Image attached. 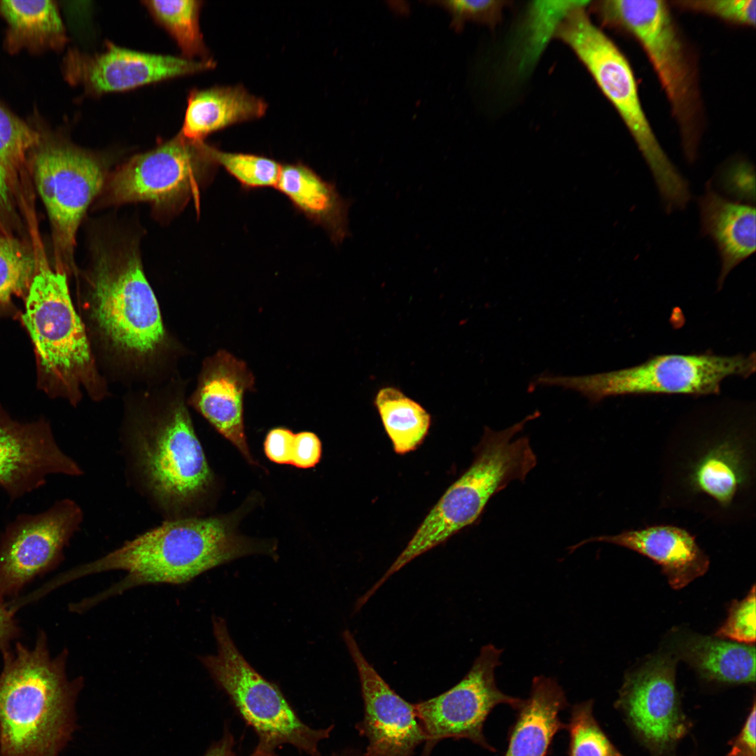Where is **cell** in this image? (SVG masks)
<instances>
[{
    "label": "cell",
    "mask_w": 756,
    "mask_h": 756,
    "mask_svg": "<svg viewBox=\"0 0 756 756\" xmlns=\"http://www.w3.org/2000/svg\"><path fill=\"white\" fill-rule=\"evenodd\" d=\"M755 410L718 404L692 412L671 432L661 466V504L730 524L755 514Z\"/></svg>",
    "instance_id": "cell-1"
},
{
    "label": "cell",
    "mask_w": 756,
    "mask_h": 756,
    "mask_svg": "<svg viewBox=\"0 0 756 756\" xmlns=\"http://www.w3.org/2000/svg\"><path fill=\"white\" fill-rule=\"evenodd\" d=\"M265 550L238 536L224 517L167 519L100 558L64 573L58 582L103 572L125 573L107 589L70 606L71 611L84 612L132 588L186 583L220 564Z\"/></svg>",
    "instance_id": "cell-2"
},
{
    "label": "cell",
    "mask_w": 756,
    "mask_h": 756,
    "mask_svg": "<svg viewBox=\"0 0 756 756\" xmlns=\"http://www.w3.org/2000/svg\"><path fill=\"white\" fill-rule=\"evenodd\" d=\"M1 652L0 756H59L77 727L84 678H69L68 650L52 657L43 631L33 648Z\"/></svg>",
    "instance_id": "cell-3"
},
{
    "label": "cell",
    "mask_w": 756,
    "mask_h": 756,
    "mask_svg": "<svg viewBox=\"0 0 756 756\" xmlns=\"http://www.w3.org/2000/svg\"><path fill=\"white\" fill-rule=\"evenodd\" d=\"M540 414L536 410L522 421L498 431L484 426L481 440L475 448L471 465L446 490L405 549L369 589L371 594L412 560L474 524L490 498L510 482L525 480L536 465L537 457L528 438L514 439V436L528 421Z\"/></svg>",
    "instance_id": "cell-4"
},
{
    "label": "cell",
    "mask_w": 756,
    "mask_h": 756,
    "mask_svg": "<svg viewBox=\"0 0 756 756\" xmlns=\"http://www.w3.org/2000/svg\"><path fill=\"white\" fill-rule=\"evenodd\" d=\"M122 444L140 492L167 519L190 517L213 474L186 407L176 405L134 429Z\"/></svg>",
    "instance_id": "cell-5"
},
{
    "label": "cell",
    "mask_w": 756,
    "mask_h": 756,
    "mask_svg": "<svg viewBox=\"0 0 756 756\" xmlns=\"http://www.w3.org/2000/svg\"><path fill=\"white\" fill-rule=\"evenodd\" d=\"M589 6L604 26L626 32L639 43L670 104L685 155L690 162L695 161L703 113L698 74L666 2L603 0Z\"/></svg>",
    "instance_id": "cell-6"
},
{
    "label": "cell",
    "mask_w": 756,
    "mask_h": 756,
    "mask_svg": "<svg viewBox=\"0 0 756 756\" xmlns=\"http://www.w3.org/2000/svg\"><path fill=\"white\" fill-rule=\"evenodd\" d=\"M19 319L34 346L39 388L50 396L75 401L80 386H88L94 374L89 342L71 299L65 270L36 259Z\"/></svg>",
    "instance_id": "cell-7"
},
{
    "label": "cell",
    "mask_w": 756,
    "mask_h": 756,
    "mask_svg": "<svg viewBox=\"0 0 756 756\" xmlns=\"http://www.w3.org/2000/svg\"><path fill=\"white\" fill-rule=\"evenodd\" d=\"M755 353L720 355L701 352L653 356L638 365L580 376L543 373L538 386H559L580 393L595 405L608 397L682 394L717 395L730 377L747 378L755 372Z\"/></svg>",
    "instance_id": "cell-8"
},
{
    "label": "cell",
    "mask_w": 756,
    "mask_h": 756,
    "mask_svg": "<svg viewBox=\"0 0 756 756\" xmlns=\"http://www.w3.org/2000/svg\"><path fill=\"white\" fill-rule=\"evenodd\" d=\"M589 4L571 10L555 38L575 53L615 108L653 176L660 194L669 195L684 178L659 142L640 102L631 66L617 46L586 12Z\"/></svg>",
    "instance_id": "cell-9"
},
{
    "label": "cell",
    "mask_w": 756,
    "mask_h": 756,
    "mask_svg": "<svg viewBox=\"0 0 756 756\" xmlns=\"http://www.w3.org/2000/svg\"><path fill=\"white\" fill-rule=\"evenodd\" d=\"M90 280L93 315L111 343L136 356L155 351L164 330L158 301L134 246H100L94 253Z\"/></svg>",
    "instance_id": "cell-10"
},
{
    "label": "cell",
    "mask_w": 756,
    "mask_h": 756,
    "mask_svg": "<svg viewBox=\"0 0 756 756\" xmlns=\"http://www.w3.org/2000/svg\"><path fill=\"white\" fill-rule=\"evenodd\" d=\"M212 623L217 652L200 660L255 730L258 743L273 749L289 744L311 756H318L319 743L329 736L332 727L316 729L302 722L280 690L243 657L224 620L214 617Z\"/></svg>",
    "instance_id": "cell-11"
},
{
    "label": "cell",
    "mask_w": 756,
    "mask_h": 756,
    "mask_svg": "<svg viewBox=\"0 0 756 756\" xmlns=\"http://www.w3.org/2000/svg\"><path fill=\"white\" fill-rule=\"evenodd\" d=\"M36 186L48 215L60 268L72 265L76 235L93 198L101 190L105 168L92 153L67 144L40 149L34 157Z\"/></svg>",
    "instance_id": "cell-12"
},
{
    "label": "cell",
    "mask_w": 756,
    "mask_h": 756,
    "mask_svg": "<svg viewBox=\"0 0 756 756\" xmlns=\"http://www.w3.org/2000/svg\"><path fill=\"white\" fill-rule=\"evenodd\" d=\"M502 652L492 644L484 645L460 682L435 697L414 704L426 738L422 756H430L433 747L447 738L468 739L495 751L483 733L488 715L498 704L517 710L524 701L502 692L496 685L495 669L501 664Z\"/></svg>",
    "instance_id": "cell-13"
},
{
    "label": "cell",
    "mask_w": 756,
    "mask_h": 756,
    "mask_svg": "<svg viewBox=\"0 0 756 756\" xmlns=\"http://www.w3.org/2000/svg\"><path fill=\"white\" fill-rule=\"evenodd\" d=\"M215 166L203 141H192L179 133L118 169L108 183V201L115 204L144 201L158 207L168 206L197 195Z\"/></svg>",
    "instance_id": "cell-14"
},
{
    "label": "cell",
    "mask_w": 756,
    "mask_h": 756,
    "mask_svg": "<svg viewBox=\"0 0 756 756\" xmlns=\"http://www.w3.org/2000/svg\"><path fill=\"white\" fill-rule=\"evenodd\" d=\"M74 500L65 498L37 514H20L0 537V598L17 596L33 579L55 568L83 522Z\"/></svg>",
    "instance_id": "cell-15"
},
{
    "label": "cell",
    "mask_w": 756,
    "mask_h": 756,
    "mask_svg": "<svg viewBox=\"0 0 756 756\" xmlns=\"http://www.w3.org/2000/svg\"><path fill=\"white\" fill-rule=\"evenodd\" d=\"M676 663L668 654L650 657L626 674L617 702L638 738L657 756L669 752L688 728L676 687Z\"/></svg>",
    "instance_id": "cell-16"
},
{
    "label": "cell",
    "mask_w": 756,
    "mask_h": 756,
    "mask_svg": "<svg viewBox=\"0 0 756 756\" xmlns=\"http://www.w3.org/2000/svg\"><path fill=\"white\" fill-rule=\"evenodd\" d=\"M215 65L211 58L195 60L147 53L108 43L99 53L69 51L63 62V72L71 84L101 94L201 72Z\"/></svg>",
    "instance_id": "cell-17"
},
{
    "label": "cell",
    "mask_w": 756,
    "mask_h": 756,
    "mask_svg": "<svg viewBox=\"0 0 756 756\" xmlns=\"http://www.w3.org/2000/svg\"><path fill=\"white\" fill-rule=\"evenodd\" d=\"M343 638L358 671L364 703V717L357 724L368 739L367 756H412L425 734L414 704L396 694L362 653L349 630Z\"/></svg>",
    "instance_id": "cell-18"
},
{
    "label": "cell",
    "mask_w": 756,
    "mask_h": 756,
    "mask_svg": "<svg viewBox=\"0 0 756 756\" xmlns=\"http://www.w3.org/2000/svg\"><path fill=\"white\" fill-rule=\"evenodd\" d=\"M83 473L58 446L48 421L19 422L0 405V486L11 500L41 487L49 475Z\"/></svg>",
    "instance_id": "cell-19"
},
{
    "label": "cell",
    "mask_w": 756,
    "mask_h": 756,
    "mask_svg": "<svg viewBox=\"0 0 756 756\" xmlns=\"http://www.w3.org/2000/svg\"><path fill=\"white\" fill-rule=\"evenodd\" d=\"M254 386L255 377L247 364L220 350L206 360L192 400L195 408L251 464L255 461L246 439L244 397Z\"/></svg>",
    "instance_id": "cell-20"
},
{
    "label": "cell",
    "mask_w": 756,
    "mask_h": 756,
    "mask_svg": "<svg viewBox=\"0 0 756 756\" xmlns=\"http://www.w3.org/2000/svg\"><path fill=\"white\" fill-rule=\"evenodd\" d=\"M603 542L620 546L642 554L658 564L671 587H685L704 575L709 559L696 538L683 528L668 524L649 526L585 539L569 548L570 552L584 544Z\"/></svg>",
    "instance_id": "cell-21"
},
{
    "label": "cell",
    "mask_w": 756,
    "mask_h": 756,
    "mask_svg": "<svg viewBox=\"0 0 756 756\" xmlns=\"http://www.w3.org/2000/svg\"><path fill=\"white\" fill-rule=\"evenodd\" d=\"M699 206L701 234L710 237L720 256V289L729 273L755 251V208L720 195L710 181L699 199Z\"/></svg>",
    "instance_id": "cell-22"
},
{
    "label": "cell",
    "mask_w": 756,
    "mask_h": 756,
    "mask_svg": "<svg viewBox=\"0 0 756 756\" xmlns=\"http://www.w3.org/2000/svg\"><path fill=\"white\" fill-rule=\"evenodd\" d=\"M567 706L565 692L555 679L534 677L528 698L517 710L504 756H545L556 734L566 727L559 713Z\"/></svg>",
    "instance_id": "cell-23"
},
{
    "label": "cell",
    "mask_w": 756,
    "mask_h": 756,
    "mask_svg": "<svg viewBox=\"0 0 756 756\" xmlns=\"http://www.w3.org/2000/svg\"><path fill=\"white\" fill-rule=\"evenodd\" d=\"M309 220L323 228L335 244L349 235V202L335 186L302 162L281 164L275 187Z\"/></svg>",
    "instance_id": "cell-24"
},
{
    "label": "cell",
    "mask_w": 756,
    "mask_h": 756,
    "mask_svg": "<svg viewBox=\"0 0 756 756\" xmlns=\"http://www.w3.org/2000/svg\"><path fill=\"white\" fill-rule=\"evenodd\" d=\"M267 104L240 85L214 87L190 92L180 134L202 141L213 132L262 117Z\"/></svg>",
    "instance_id": "cell-25"
},
{
    "label": "cell",
    "mask_w": 756,
    "mask_h": 756,
    "mask_svg": "<svg viewBox=\"0 0 756 756\" xmlns=\"http://www.w3.org/2000/svg\"><path fill=\"white\" fill-rule=\"evenodd\" d=\"M673 652L707 680L727 684L755 682L754 645L683 634L674 640Z\"/></svg>",
    "instance_id": "cell-26"
},
{
    "label": "cell",
    "mask_w": 756,
    "mask_h": 756,
    "mask_svg": "<svg viewBox=\"0 0 756 756\" xmlns=\"http://www.w3.org/2000/svg\"><path fill=\"white\" fill-rule=\"evenodd\" d=\"M0 13L8 26L10 48H57L66 41L64 26L53 1H1Z\"/></svg>",
    "instance_id": "cell-27"
},
{
    "label": "cell",
    "mask_w": 756,
    "mask_h": 756,
    "mask_svg": "<svg viewBox=\"0 0 756 756\" xmlns=\"http://www.w3.org/2000/svg\"><path fill=\"white\" fill-rule=\"evenodd\" d=\"M589 1H536L528 6L514 47L517 73L526 75L542 56L562 20Z\"/></svg>",
    "instance_id": "cell-28"
},
{
    "label": "cell",
    "mask_w": 756,
    "mask_h": 756,
    "mask_svg": "<svg viewBox=\"0 0 756 756\" xmlns=\"http://www.w3.org/2000/svg\"><path fill=\"white\" fill-rule=\"evenodd\" d=\"M374 403L396 453L420 446L430 426V416L421 405L393 387L381 388Z\"/></svg>",
    "instance_id": "cell-29"
},
{
    "label": "cell",
    "mask_w": 756,
    "mask_h": 756,
    "mask_svg": "<svg viewBox=\"0 0 756 756\" xmlns=\"http://www.w3.org/2000/svg\"><path fill=\"white\" fill-rule=\"evenodd\" d=\"M36 267V258L20 241L0 236V319H19L21 311L15 301L24 300Z\"/></svg>",
    "instance_id": "cell-30"
},
{
    "label": "cell",
    "mask_w": 756,
    "mask_h": 756,
    "mask_svg": "<svg viewBox=\"0 0 756 756\" xmlns=\"http://www.w3.org/2000/svg\"><path fill=\"white\" fill-rule=\"evenodd\" d=\"M153 17L176 41L184 57L210 59L199 23L202 1L195 0L144 1Z\"/></svg>",
    "instance_id": "cell-31"
},
{
    "label": "cell",
    "mask_w": 756,
    "mask_h": 756,
    "mask_svg": "<svg viewBox=\"0 0 756 756\" xmlns=\"http://www.w3.org/2000/svg\"><path fill=\"white\" fill-rule=\"evenodd\" d=\"M40 141L38 132L0 106V168L9 184L24 171Z\"/></svg>",
    "instance_id": "cell-32"
},
{
    "label": "cell",
    "mask_w": 756,
    "mask_h": 756,
    "mask_svg": "<svg viewBox=\"0 0 756 756\" xmlns=\"http://www.w3.org/2000/svg\"><path fill=\"white\" fill-rule=\"evenodd\" d=\"M207 155L246 189L276 187L281 164L274 159L254 154L229 153L204 144Z\"/></svg>",
    "instance_id": "cell-33"
},
{
    "label": "cell",
    "mask_w": 756,
    "mask_h": 756,
    "mask_svg": "<svg viewBox=\"0 0 756 756\" xmlns=\"http://www.w3.org/2000/svg\"><path fill=\"white\" fill-rule=\"evenodd\" d=\"M566 729L569 733L568 756H622L594 718L592 700L572 707Z\"/></svg>",
    "instance_id": "cell-34"
},
{
    "label": "cell",
    "mask_w": 756,
    "mask_h": 756,
    "mask_svg": "<svg viewBox=\"0 0 756 756\" xmlns=\"http://www.w3.org/2000/svg\"><path fill=\"white\" fill-rule=\"evenodd\" d=\"M673 3L682 10L715 17L732 24L755 25V0H681Z\"/></svg>",
    "instance_id": "cell-35"
},
{
    "label": "cell",
    "mask_w": 756,
    "mask_h": 756,
    "mask_svg": "<svg viewBox=\"0 0 756 756\" xmlns=\"http://www.w3.org/2000/svg\"><path fill=\"white\" fill-rule=\"evenodd\" d=\"M451 17L454 28L460 29L466 22L484 24L494 28L500 21L504 8L509 4L498 0H448L436 1Z\"/></svg>",
    "instance_id": "cell-36"
},
{
    "label": "cell",
    "mask_w": 756,
    "mask_h": 756,
    "mask_svg": "<svg viewBox=\"0 0 756 756\" xmlns=\"http://www.w3.org/2000/svg\"><path fill=\"white\" fill-rule=\"evenodd\" d=\"M755 586L746 598L733 601L724 622L715 636L735 642L754 645L755 642Z\"/></svg>",
    "instance_id": "cell-37"
},
{
    "label": "cell",
    "mask_w": 756,
    "mask_h": 756,
    "mask_svg": "<svg viewBox=\"0 0 756 756\" xmlns=\"http://www.w3.org/2000/svg\"><path fill=\"white\" fill-rule=\"evenodd\" d=\"M720 183L723 190L738 202H755V169L748 160L738 158L727 163L720 172Z\"/></svg>",
    "instance_id": "cell-38"
},
{
    "label": "cell",
    "mask_w": 756,
    "mask_h": 756,
    "mask_svg": "<svg viewBox=\"0 0 756 756\" xmlns=\"http://www.w3.org/2000/svg\"><path fill=\"white\" fill-rule=\"evenodd\" d=\"M322 454L321 442L316 434L302 431L295 434L290 465L307 469L316 466Z\"/></svg>",
    "instance_id": "cell-39"
},
{
    "label": "cell",
    "mask_w": 756,
    "mask_h": 756,
    "mask_svg": "<svg viewBox=\"0 0 756 756\" xmlns=\"http://www.w3.org/2000/svg\"><path fill=\"white\" fill-rule=\"evenodd\" d=\"M295 434L285 427L271 429L264 441L266 456L277 464L290 465Z\"/></svg>",
    "instance_id": "cell-40"
},
{
    "label": "cell",
    "mask_w": 756,
    "mask_h": 756,
    "mask_svg": "<svg viewBox=\"0 0 756 756\" xmlns=\"http://www.w3.org/2000/svg\"><path fill=\"white\" fill-rule=\"evenodd\" d=\"M755 702L740 733L734 738L727 756H755Z\"/></svg>",
    "instance_id": "cell-41"
},
{
    "label": "cell",
    "mask_w": 756,
    "mask_h": 756,
    "mask_svg": "<svg viewBox=\"0 0 756 756\" xmlns=\"http://www.w3.org/2000/svg\"><path fill=\"white\" fill-rule=\"evenodd\" d=\"M20 632L13 610L0 598V650L9 648L10 642L17 638Z\"/></svg>",
    "instance_id": "cell-42"
},
{
    "label": "cell",
    "mask_w": 756,
    "mask_h": 756,
    "mask_svg": "<svg viewBox=\"0 0 756 756\" xmlns=\"http://www.w3.org/2000/svg\"><path fill=\"white\" fill-rule=\"evenodd\" d=\"M234 746L232 735L227 732L221 739L211 745L203 756H239L234 750ZM248 756L277 755L274 749L258 743L254 751Z\"/></svg>",
    "instance_id": "cell-43"
},
{
    "label": "cell",
    "mask_w": 756,
    "mask_h": 756,
    "mask_svg": "<svg viewBox=\"0 0 756 756\" xmlns=\"http://www.w3.org/2000/svg\"><path fill=\"white\" fill-rule=\"evenodd\" d=\"M9 185L6 174L0 168V205L2 206L9 205Z\"/></svg>",
    "instance_id": "cell-44"
}]
</instances>
